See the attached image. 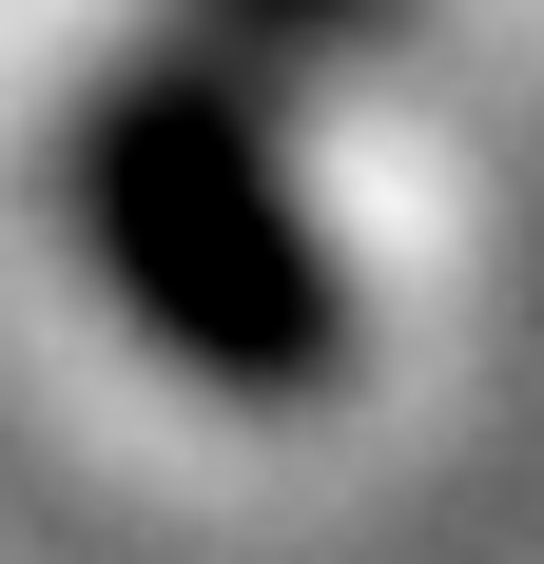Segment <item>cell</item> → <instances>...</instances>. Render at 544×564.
I'll return each mask as SVG.
<instances>
[{
  "label": "cell",
  "mask_w": 544,
  "mask_h": 564,
  "mask_svg": "<svg viewBox=\"0 0 544 564\" xmlns=\"http://www.w3.org/2000/svg\"><path fill=\"white\" fill-rule=\"evenodd\" d=\"M58 195H78L98 292L175 350V370H195V390H233V409H312L330 370H350V292H330V234L292 215V175H272L253 78H215V58L117 78V98L78 117Z\"/></svg>",
  "instance_id": "6da1fadb"
},
{
  "label": "cell",
  "mask_w": 544,
  "mask_h": 564,
  "mask_svg": "<svg viewBox=\"0 0 544 564\" xmlns=\"http://www.w3.org/2000/svg\"><path fill=\"white\" fill-rule=\"evenodd\" d=\"M350 20H370V0H195V58H215V78H292V58H330Z\"/></svg>",
  "instance_id": "7a4b0ae2"
}]
</instances>
